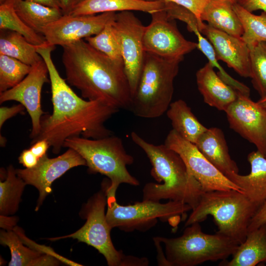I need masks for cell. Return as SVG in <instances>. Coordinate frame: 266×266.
Segmentation results:
<instances>
[{"label":"cell","instance_id":"obj_1","mask_svg":"<svg viewBox=\"0 0 266 266\" xmlns=\"http://www.w3.org/2000/svg\"><path fill=\"white\" fill-rule=\"evenodd\" d=\"M55 46L47 43L37 46L36 51L45 62L51 83L53 112L40 121V130L32 143L47 140L52 152L58 154L65 141L81 136L92 139L112 134L104 125L119 109L98 100H85L78 96L61 77L51 58Z\"/></svg>","mask_w":266,"mask_h":266},{"label":"cell","instance_id":"obj_2","mask_svg":"<svg viewBox=\"0 0 266 266\" xmlns=\"http://www.w3.org/2000/svg\"><path fill=\"white\" fill-rule=\"evenodd\" d=\"M63 48L66 80L84 98L119 110H130L132 95L123 64L111 59L85 39Z\"/></svg>","mask_w":266,"mask_h":266},{"label":"cell","instance_id":"obj_3","mask_svg":"<svg viewBox=\"0 0 266 266\" xmlns=\"http://www.w3.org/2000/svg\"><path fill=\"white\" fill-rule=\"evenodd\" d=\"M131 137L146 154L152 166L151 174L160 183L145 184L143 200H169L187 204L192 210L194 209L204 191L180 155L165 144L148 142L134 132L131 133Z\"/></svg>","mask_w":266,"mask_h":266},{"label":"cell","instance_id":"obj_4","mask_svg":"<svg viewBox=\"0 0 266 266\" xmlns=\"http://www.w3.org/2000/svg\"><path fill=\"white\" fill-rule=\"evenodd\" d=\"M258 207L242 192L232 189L203 192L185 227L211 215L218 227L217 233L240 244L246 237L250 221Z\"/></svg>","mask_w":266,"mask_h":266},{"label":"cell","instance_id":"obj_5","mask_svg":"<svg viewBox=\"0 0 266 266\" xmlns=\"http://www.w3.org/2000/svg\"><path fill=\"white\" fill-rule=\"evenodd\" d=\"M183 58L166 59L145 52L130 108L134 115L156 118L166 112L173 95L174 80Z\"/></svg>","mask_w":266,"mask_h":266},{"label":"cell","instance_id":"obj_6","mask_svg":"<svg viewBox=\"0 0 266 266\" xmlns=\"http://www.w3.org/2000/svg\"><path fill=\"white\" fill-rule=\"evenodd\" d=\"M63 147L79 153L86 161L90 172L99 173L109 179L107 195L116 196L118 188L123 183L139 185V181L127 169L134 159L126 151L120 137L112 134L98 139L74 136L66 139Z\"/></svg>","mask_w":266,"mask_h":266},{"label":"cell","instance_id":"obj_7","mask_svg":"<svg viewBox=\"0 0 266 266\" xmlns=\"http://www.w3.org/2000/svg\"><path fill=\"white\" fill-rule=\"evenodd\" d=\"M199 223L186 227L178 237H154L164 246L166 266H195L207 261L226 260L234 254L238 243L218 233H204Z\"/></svg>","mask_w":266,"mask_h":266},{"label":"cell","instance_id":"obj_8","mask_svg":"<svg viewBox=\"0 0 266 266\" xmlns=\"http://www.w3.org/2000/svg\"><path fill=\"white\" fill-rule=\"evenodd\" d=\"M110 184V180L105 179L101 189L84 205L81 214L86 221L80 229L70 234L49 239L55 241L72 238L85 243L101 254L109 266H147L149 264L147 258L125 255L122 251L117 250L113 245L110 236L112 229L106 220L105 211L106 190Z\"/></svg>","mask_w":266,"mask_h":266},{"label":"cell","instance_id":"obj_9","mask_svg":"<svg viewBox=\"0 0 266 266\" xmlns=\"http://www.w3.org/2000/svg\"><path fill=\"white\" fill-rule=\"evenodd\" d=\"M106 209V218L110 228H117L126 233L146 232L156 226L158 220L176 226L186 216L187 212L192 210L187 204L172 200L161 203L143 200L123 205L118 203L116 196L109 195H107Z\"/></svg>","mask_w":266,"mask_h":266},{"label":"cell","instance_id":"obj_10","mask_svg":"<svg viewBox=\"0 0 266 266\" xmlns=\"http://www.w3.org/2000/svg\"><path fill=\"white\" fill-rule=\"evenodd\" d=\"M113 26L120 44L124 71L132 98L137 88L144 63L145 26L131 11L116 13Z\"/></svg>","mask_w":266,"mask_h":266},{"label":"cell","instance_id":"obj_11","mask_svg":"<svg viewBox=\"0 0 266 266\" xmlns=\"http://www.w3.org/2000/svg\"><path fill=\"white\" fill-rule=\"evenodd\" d=\"M145 26L143 45L145 52L166 59L184 58L197 48V43L187 40L178 30L165 9L150 14Z\"/></svg>","mask_w":266,"mask_h":266},{"label":"cell","instance_id":"obj_12","mask_svg":"<svg viewBox=\"0 0 266 266\" xmlns=\"http://www.w3.org/2000/svg\"><path fill=\"white\" fill-rule=\"evenodd\" d=\"M164 144L180 155L204 192L231 189L242 192L211 164L195 144L184 139L172 129L167 135Z\"/></svg>","mask_w":266,"mask_h":266},{"label":"cell","instance_id":"obj_13","mask_svg":"<svg viewBox=\"0 0 266 266\" xmlns=\"http://www.w3.org/2000/svg\"><path fill=\"white\" fill-rule=\"evenodd\" d=\"M116 12L95 15L64 14L58 20L44 27L41 34L46 42L62 47L98 34L116 18Z\"/></svg>","mask_w":266,"mask_h":266},{"label":"cell","instance_id":"obj_14","mask_svg":"<svg viewBox=\"0 0 266 266\" xmlns=\"http://www.w3.org/2000/svg\"><path fill=\"white\" fill-rule=\"evenodd\" d=\"M231 129L266 154V109L249 96L237 91V98L226 110Z\"/></svg>","mask_w":266,"mask_h":266},{"label":"cell","instance_id":"obj_15","mask_svg":"<svg viewBox=\"0 0 266 266\" xmlns=\"http://www.w3.org/2000/svg\"><path fill=\"white\" fill-rule=\"evenodd\" d=\"M86 166L82 156L74 150L68 148L63 154L54 158L45 155L31 168L16 169L17 175L27 184L35 187L39 191L35 211H37L47 195L52 192L51 185L57 179L70 169Z\"/></svg>","mask_w":266,"mask_h":266},{"label":"cell","instance_id":"obj_16","mask_svg":"<svg viewBox=\"0 0 266 266\" xmlns=\"http://www.w3.org/2000/svg\"><path fill=\"white\" fill-rule=\"evenodd\" d=\"M47 66L42 59L32 66L29 73L15 87L0 93V104L15 100L26 108L32 120L30 137L34 138L40 130V121L44 112L41 105V93L44 83L50 81Z\"/></svg>","mask_w":266,"mask_h":266},{"label":"cell","instance_id":"obj_17","mask_svg":"<svg viewBox=\"0 0 266 266\" xmlns=\"http://www.w3.org/2000/svg\"><path fill=\"white\" fill-rule=\"evenodd\" d=\"M200 31L212 45L218 60L226 63L241 76L250 77V50L241 38L204 23Z\"/></svg>","mask_w":266,"mask_h":266},{"label":"cell","instance_id":"obj_18","mask_svg":"<svg viewBox=\"0 0 266 266\" xmlns=\"http://www.w3.org/2000/svg\"><path fill=\"white\" fill-rule=\"evenodd\" d=\"M208 62L196 72L198 88L204 102L220 111H225L236 100L237 91L217 74Z\"/></svg>","mask_w":266,"mask_h":266},{"label":"cell","instance_id":"obj_19","mask_svg":"<svg viewBox=\"0 0 266 266\" xmlns=\"http://www.w3.org/2000/svg\"><path fill=\"white\" fill-rule=\"evenodd\" d=\"M247 160L251 166L248 174L242 175L233 172L226 176L259 207L266 201V158L257 150L250 153Z\"/></svg>","mask_w":266,"mask_h":266},{"label":"cell","instance_id":"obj_20","mask_svg":"<svg viewBox=\"0 0 266 266\" xmlns=\"http://www.w3.org/2000/svg\"><path fill=\"white\" fill-rule=\"evenodd\" d=\"M0 242L10 249L11 258L9 266H55L59 265L61 261L67 263L66 260L30 246L26 247L13 230H1Z\"/></svg>","mask_w":266,"mask_h":266},{"label":"cell","instance_id":"obj_21","mask_svg":"<svg viewBox=\"0 0 266 266\" xmlns=\"http://www.w3.org/2000/svg\"><path fill=\"white\" fill-rule=\"evenodd\" d=\"M203 155L225 176L238 173L236 163L231 158L224 134L216 127L207 128L195 144Z\"/></svg>","mask_w":266,"mask_h":266},{"label":"cell","instance_id":"obj_22","mask_svg":"<svg viewBox=\"0 0 266 266\" xmlns=\"http://www.w3.org/2000/svg\"><path fill=\"white\" fill-rule=\"evenodd\" d=\"M161 0L147 1L142 0H83L68 14L95 15L105 12L140 11L151 14L165 9Z\"/></svg>","mask_w":266,"mask_h":266},{"label":"cell","instance_id":"obj_23","mask_svg":"<svg viewBox=\"0 0 266 266\" xmlns=\"http://www.w3.org/2000/svg\"><path fill=\"white\" fill-rule=\"evenodd\" d=\"M202 22L236 37L241 38L243 29L233 4L227 0H209L201 15Z\"/></svg>","mask_w":266,"mask_h":266},{"label":"cell","instance_id":"obj_24","mask_svg":"<svg viewBox=\"0 0 266 266\" xmlns=\"http://www.w3.org/2000/svg\"><path fill=\"white\" fill-rule=\"evenodd\" d=\"M226 266H254L266 262V224L247 233Z\"/></svg>","mask_w":266,"mask_h":266},{"label":"cell","instance_id":"obj_25","mask_svg":"<svg viewBox=\"0 0 266 266\" xmlns=\"http://www.w3.org/2000/svg\"><path fill=\"white\" fill-rule=\"evenodd\" d=\"M172 130L182 138L195 144L207 130L195 116L186 102L181 99L171 102L166 112Z\"/></svg>","mask_w":266,"mask_h":266},{"label":"cell","instance_id":"obj_26","mask_svg":"<svg viewBox=\"0 0 266 266\" xmlns=\"http://www.w3.org/2000/svg\"><path fill=\"white\" fill-rule=\"evenodd\" d=\"M11 1L19 18L29 28L39 34H41L44 27L58 20L64 15L60 8L26 0H11Z\"/></svg>","mask_w":266,"mask_h":266},{"label":"cell","instance_id":"obj_27","mask_svg":"<svg viewBox=\"0 0 266 266\" xmlns=\"http://www.w3.org/2000/svg\"><path fill=\"white\" fill-rule=\"evenodd\" d=\"M180 20L185 23L188 30L196 35L198 39L197 48L205 55L208 62L218 69L219 76L236 91L245 94H249L250 89L248 87L232 78L221 66L212 45L200 32L196 16L191 12L186 11L181 15Z\"/></svg>","mask_w":266,"mask_h":266},{"label":"cell","instance_id":"obj_28","mask_svg":"<svg viewBox=\"0 0 266 266\" xmlns=\"http://www.w3.org/2000/svg\"><path fill=\"white\" fill-rule=\"evenodd\" d=\"M36 47L18 33L0 30V55L15 58L33 66L43 59L37 52Z\"/></svg>","mask_w":266,"mask_h":266},{"label":"cell","instance_id":"obj_29","mask_svg":"<svg viewBox=\"0 0 266 266\" xmlns=\"http://www.w3.org/2000/svg\"><path fill=\"white\" fill-rule=\"evenodd\" d=\"M27 184L19 177L12 165L7 169L6 178L0 182V214L10 215L19 208L21 197Z\"/></svg>","mask_w":266,"mask_h":266},{"label":"cell","instance_id":"obj_30","mask_svg":"<svg viewBox=\"0 0 266 266\" xmlns=\"http://www.w3.org/2000/svg\"><path fill=\"white\" fill-rule=\"evenodd\" d=\"M233 7L242 27L241 38L250 50L260 42H266V13L255 15L237 2L233 3Z\"/></svg>","mask_w":266,"mask_h":266},{"label":"cell","instance_id":"obj_31","mask_svg":"<svg viewBox=\"0 0 266 266\" xmlns=\"http://www.w3.org/2000/svg\"><path fill=\"white\" fill-rule=\"evenodd\" d=\"M0 29L16 32L24 36L31 43L41 46L46 42L45 38L29 28L17 15L11 0L0 5Z\"/></svg>","mask_w":266,"mask_h":266},{"label":"cell","instance_id":"obj_32","mask_svg":"<svg viewBox=\"0 0 266 266\" xmlns=\"http://www.w3.org/2000/svg\"><path fill=\"white\" fill-rule=\"evenodd\" d=\"M32 66L4 55H0V93L18 84L29 73Z\"/></svg>","mask_w":266,"mask_h":266},{"label":"cell","instance_id":"obj_33","mask_svg":"<svg viewBox=\"0 0 266 266\" xmlns=\"http://www.w3.org/2000/svg\"><path fill=\"white\" fill-rule=\"evenodd\" d=\"M113 21L107 23L98 34L84 39L111 59L123 64L119 42L113 26Z\"/></svg>","mask_w":266,"mask_h":266},{"label":"cell","instance_id":"obj_34","mask_svg":"<svg viewBox=\"0 0 266 266\" xmlns=\"http://www.w3.org/2000/svg\"><path fill=\"white\" fill-rule=\"evenodd\" d=\"M250 77L255 89L263 98L266 97V42L250 49Z\"/></svg>","mask_w":266,"mask_h":266},{"label":"cell","instance_id":"obj_35","mask_svg":"<svg viewBox=\"0 0 266 266\" xmlns=\"http://www.w3.org/2000/svg\"><path fill=\"white\" fill-rule=\"evenodd\" d=\"M181 6L191 11L197 18L199 29L203 24L201 20L202 11L209 0H161Z\"/></svg>","mask_w":266,"mask_h":266},{"label":"cell","instance_id":"obj_36","mask_svg":"<svg viewBox=\"0 0 266 266\" xmlns=\"http://www.w3.org/2000/svg\"><path fill=\"white\" fill-rule=\"evenodd\" d=\"M266 223V201L257 209L251 218L248 228V233Z\"/></svg>","mask_w":266,"mask_h":266},{"label":"cell","instance_id":"obj_37","mask_svg":"<svg viewBox=\"0 0 266 266\" xmlns=\"http://www.w3.org/2000/svg\"><path fill=\"white\" fill-rule=\"evenodd\" d=\"M25 109L21 103L13 105L11 107L1 106L0 108V129L8 119L21 113Z\"/></svg>","mask_w":266,"mask_h":266},{"label":"cell","instance_id":"obj_38","mask_svg":"<svg viewBox=\"0 0 266 266\" xmlns=\"http://www.w3.org/2000/svg\"><path fill=\"white\" fill-rule=\"evenodd\" d=\"M39 159L29 149H24L20 154L18 161L25 168H31L35 166Z\"/></svg>","mask_w":266,"mask_h":266},{"label":"cell","instance_id":"obj_39","mask_svg":"<svg viewBox=\"0 0 266 266\" xmlns=\"http://www.w3.org/2000/svg\"><path fill=\"white\" fill-rule=\"evenodd\" d=\"M237 3L250 12L261 10L266 13V0H239Z\"/></svg>","mask_w":266,"mask_h":266},{"label":"cell","instance_id":"obj_40","mask_svg":"<svg viewBox=\"0 0 266 266\" xmlns=\"http://www.w3.org/2000/svg\"><path fill=\"white\" fill-rule=\"evenodd\" d=\"M32 144L29 149L39 159L47 154V151L50 147L48 142L45 139L39 140Z\"/></svg>","mask_w":266,"mask_h":266},{"label":"cell","instance_id":"obj_41","mask_svg":"<svg viewBox=\"0 0 266 266\" xmlns=\"http://www.w3.org/2000/svg\"><path fill=\"white\" fill-rule=\"evenodd\" d=\"M0 226L6 231L13 230L18 222V218L15 216L0 215Z\"/></svg>","mask_w":266,"mask_h":266},{"label":"cell","instance_id":"obj_42","mask_svg":"<svg viewBox=\"0 0 266 266\" xmlns=\"http://www.w3.org/2000/svg\"><path fill=\"white\" fill-rule=\"evenodd\" d=\"M64 14H69L83 0H59Z\"/></svg>","mask_w":266,"mask_h":266},{"label":"cell","instance_id":"obj_43","mask_svg":"<svg viewBox=\"0 0 266 266\" xmlns=\"http://www.w3.org/2000/svg\"><path fill=\"white\" fill-rule=\"evenodd\" d=\"M38 3L47 6L58 8L61 9V5L59 0H26Z\"/></svg>","mask_w":266,"mask_h":266},{"label":"cell","instance_id":"obj_44","mask_svg":"<svg viewBox=\"0 0 266 266\" xmlns=\"http://www.w3.org/2000/svg\"><path fill=\"white\" fill-rule=\"evenodd\" d=\"M261 105L266 109V97L260 98V99L257 101Z\"/></svg>","mask_w":266,"mask_h":266},{"label":"cell","instance_id":"obj_45","mask_svg":"<svg viewBox=\"0 0 266 266\" xmlns=\"http://www.w3.org/2000/svg\"><path fill=\"white\" fill-rule=\"evenodd\" d=\"M6 138L3 136H1V135H0V146L2 147L4 146L6 144Z\"/></svg>","mask_w":266,"mask_h":266},{"label":"cell","instance_id":"obj_46","mask_svg":"<svg viewBox=\"0 0 266 266\" xmlns=\"http://www.w3.org/2000/svg\"><path fill=\"white\" fill-rule=\"evenodd\" d=\"M229 2H231L232 4L237 2L239 0H227Z\"/></svg>","mask_w":266,"mask_h":266},{"label":"cell","instance_id":"obj_47","mask_svg":"<svg viewBox=\"0 0 266 266\" xmlns=\"http://www.w3.org/2000/svg\"><path fill=\"white\" fill-rule=\"evenodd\" d=\"M8 0H0V5L5 3Z\"/></svg>","mask_w":266,"mask_h":266},{"label":"cell","instance_id":"obj_48","mask_svg":"<svg viewBox=\"0 0 266 266\" xmlns=\"http://www.w3.org/2000/svg\"><path fill=\"white\" fill-rule=\"evenodd\" d=\"M142 0L147 1H157L158 0Z\"/></svg>","mask_w":266,"mask_h":266},{"label":"cell","instance_id":"obj_49","mask_svg":"<svg viewBox=\"0 0 266 266\" xmlns=\"http://www.w3.org/2000/svg\"><path fill=\"white\" fill-rule=\"evenodd\" d=\"M265 157L266 158V155H265Z\"/></svg>","mask_w":266,"mask_h":266},{"label":"cell","instance_id":"obj_50","mask_svg":"<svg viewBox=\"0 0 266 266\" xmlns=\"http://www.w3.org/2000/svg\"></svg>","mask_w":266,"mask_h":266}]
</instances>
